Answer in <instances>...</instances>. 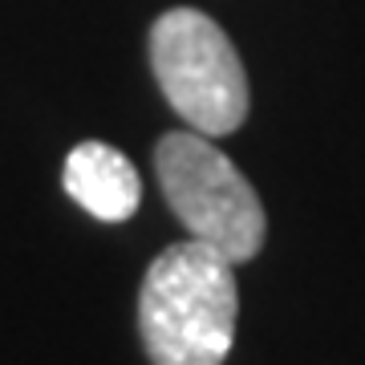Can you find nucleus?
<instances>
[{"label": "nucleus", "mask_w": 365, "mask_h": 365, "mask_svg": "<svg viewBox=\"0 0 365 365\" xmlns=\"http://www.w3.org/2000/svg\"><path fill=\"white\" fill-rule=\"evenodd\" d=\"M235 264L199 240L158 252L138 292V329L155 365H223L235 341Z\"/></svg>", "instance_id": "nucleus-1"}, {"label": "nucleus", "mask_w": 365, "mask_h": 365, "mask_svg": "<svg viewBox=\"0 0 365 365\" xmlns=\"http://www.w3.org/2000/svg\"><path fill=\"white\" fill-rule=\"evenodd\" d=\"M150 69L191 130L223 138L248 118V73L235 45L199 9H170L150 29Z\"/></svg>", "instance_id": "nucleus-2"}, {"label": "nucleus", "mask_w": 365, "mask_h": 365, "mask_svg": "<svg viewBox=\"0 0 365 365\" xmlns=\"http://www.w3.org/2000/svg\"><path fill=\"white\" fill-rule=\"evenodd\" d=\"M155 175L167 207L191 232L232 264H248L264 248V207L252 182L235 170L207 134H167L155 146Z\"/></svg>", "instance_id": "nucleus-3"}, {"label": "nucleus", "mask_w": 365, "mask_h": 365, "mask_svg": "<svg viewBox=\"0 0 365 365\" xmlns=\"http://www.w3.org/2000/svg\"><path fill=\"white\" fill-rule=\"evenodd\" d=\"M61 179H66L69 199L102 223L130 220L138 211V199H143V182H138L134 163L122 150H114L110 143L73 146Z\"/></svg>", "instance_id": "nucleus-4"}]
</instances>
